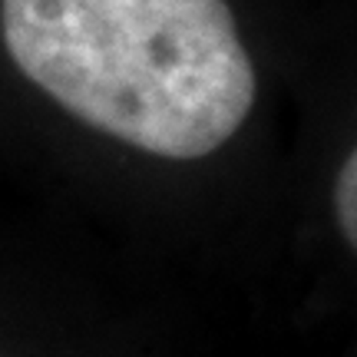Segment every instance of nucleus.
Segmentation results:
<instances>
[{"instance_id": "obj_1", "label": "nucleus", "mask_w": 357, "mask_h": 357, "mask_svg": "<svg viewBox=\"0 0 357 357\" xmlns=\"http://www.w3.org/2000/svg\"><path fill=\"white\" fill-rule=\"evenodd\" d=\"M10 60L66 113L162 159H202L255 102L225 0H0Z\"/></svg>"}, {"instance_id": "obj_2", "label": "nucleus", "mask_w": 357, "mask_h": 357, "mask_svg": "<svg viewBox=\"0 0 357 357\" xmlns=\"http://www.w3.org/2000/svg\"><path fill=\"white\" fill-rule=\"evenodd\" d=\"M334 212H337V225L344 231V238L357 252V149L347 155V162L341 166V172H337Z\"/></svg>"}]
</instances>
